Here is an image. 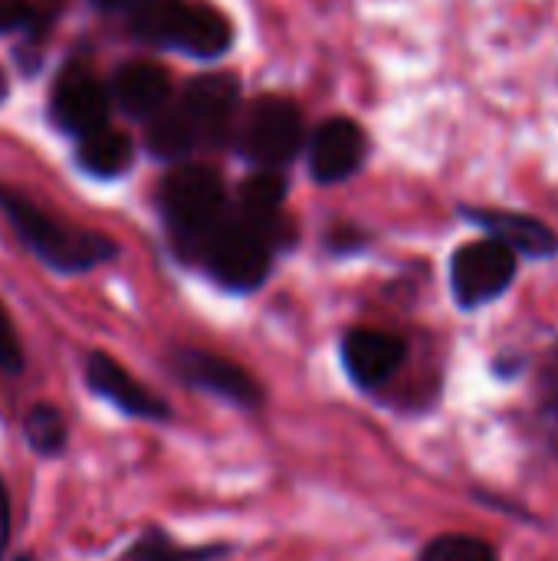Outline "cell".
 <instances>
[{"label": "cell", "instance_id": "cell-22", "mask_svg": "<svg viewBox=\"0 0 558 561\" xmlns=\"http://www.w3.org/2000/svg\"><path fill=\"white\" fill-rule=\"evenodd\" d=\"M26 371V348L23 339L7 312V306L0 302V375L3 378H23Z\"/></svg>", "mask_w": 558, "mask_h": 561}, {"label": "cell", "instance_id": "cell-26", "mask_svg": "<svg viewBox=\"0 0 558 561\" xmlns=\"http://www.w3.org/2000/svg\"><path fill=\"white\" fill-rule=\"evenodd\" d=\"M10 561H43V559H39L36 552H16Z\"/></svg>", "mask_w": 558, "mask_h": 561}, {"label": "cell", "instance_id": "cell-20", "mask_svg": "<svg viewBox=\"0 0 558 561\" xmlns=\"http://www.w3.org/2000/svg\"><path fill=\"white\" fill-rule=\"evenodd\" d=\"M536 417L549 447L558 454V345L546 352L536 371Z\"/></svg>", "mask_w": 558, "mask_h": 561}, {"label": "cell", "instance_id": "cell-11", "mask_svg": "<svg viewBox=\"0 0 558 561\" xmlns=\"http://www.w3.org/2000/svg\"><path fill=\"white\" fill-rule=\"evenodd\" d=\"M181 105L191 115L201 141H220L234 125V115H237V105H240V85L227 72L197 76L184 89Z\"/></svg>", "mask_w": 558, "mask_h": 561}, {"label": "cell", "instance_id": "cell-12", "mask_svg": "<svg viewBox=\"0 0 558 561\" xmlns=\"http://www.w3.org/2000/svg\"><path fill=\"white\" fill-rule=\"evenodd\" d=\"M115 102L132 115V118H155L158 112L168 108V95H171V82L168 72L155 62H125L115 72L112 82Z\"/></svg>", "mask_w": 558, "mask_h": 561}, {"label": "cell", "instance_id": "cell-10", "mask_svg": "<svg viewBox=\"0 0 558 561\" xmlns=\"http://www.w3.org/2000/svg\"><path fill=\"white\" fill-rule=\"evenodd\" d=\"M365 148V131L352 118H329L312 135L309 171L319 184H339L362 168Z\"/></svg>", "mask_w": 558, "mask_h": 561}, {"label": "cell", "instance_id": "cell-14", "mask_svg": "<svg viewBox=\"0 0 558 561\" xmlns=\"http://www.w3.org/2000/svg\"><path fill=\"white\" fill-rule=\"evenodd\" d=\"M230 43H234V26L217 7L187 3V13L181 20V30L174 36L171 49H181L197 59H214V56L227 53Z\"/></svg>", "mask_w": 558, "mask_h": 561}, {"label": "cell", "instance_id": "cell-1", "mask_svg": "<svg viewBox=\"0 0 558 561\" xmlns=\"http://www.w3.org/2000/svg\"><path fill=\"white\" fill-rule=\"evenodd\" d=\"M0 214L10 220L16 237L33 250V256L56 273H66V276L89 273L118 256L115 240H109L99 230L56 220L49 210H43L20 191L0 187Z\"/></svg>", "mask_w": 558, "mask_h": 561}, {"label": "cell", "instance_id": "cell-25", "mask_svg": "<svg viewBox=\"0 0 558 561\" xmlns=\"http://www.w3.org/2000/svg\"><path fill=\"white\" fill-rule=\"evenodd\" d=\"M99 10H118V7H125V3H132V0H92Z\"/></svg>", "mask_w": 558, "mask_h": 561}, {"label": "cell", "instance_id": "cell-2", "mask_svg": "<svg viewBox=\"0 0 558 561\" xmlns=\"http://www.w3.org/2000/svg\"><path fill=\"white\" fill-rule=\"evenodd\" d=\"M161 210L171 230V243L184 260L197 263L201 247L217 230L224 214L220 174L207 164H181L161 184Z\"/></svg>", "mask_w": 558, "mask_h": 561}, {"label": "cell", "instance_id": "cell-21", "mask_svg": "<svg viewBox=\"0 0 558 561\" xmlns=\"http://www.w3.org/2000/svg\"><path fill=\"white\" fill-rule=\"evenodd\" d=\"M421 561H500L497 549L480 539V536H467V533H447L431 539L421 549Z\"/></svg>", "mask_w": 558, "mask_h": 561}, {"label": "cell", "instance_id": "cell-17", "mask_svg": "<svg viewBox=\"0 0 558 561\" xmlns=\"http://www.w3.org/2000/svg\"><path fill=\"white\" fill-rule=\"evenodd\" d=\"M132 138L115 128H99L86 135L76 148V161L82 171L95 178H118L132 168Z\"/></svg>", "mask_w": 558, "mask_h": 561}, {"label": "cell", "instance_id": "cell-15", "mask_svg": "<svg viewBox=\"0 0 558 561\" xmlns=\"http://www.w3.org/2000/svg\"><path fill=\"white\" fill-rule=\"evenodd\" d=\"M234 556V546L227 542H204V546H184L161 526H145L132 546L118 556V561H220Z\"/></svg>", "mask_w": 558, "mask_h": 561}, {"label": "cell", "instance_id": "cell-4", "mask_svg": "<svg viewBox=\"0 0 558 561\" xmlns=\"http://www.w3.org/2000/svg\"><path fill=\"white\" fill-rule=\"evenodd\" d=\"M171 375L194 391H204L217 401H227L230 408L240 411H260L266 394L260 388V381L237 362L204 352V348H174L168 358Z\"/></svg>", "mask_w": 558, "mask_h": 561}, {"label": "cell", "instance_id": "cell-3", "mask_svg": "<svg viewBox=\"0 0 558 561\" xmlns=\"http://www.w3.org/2000/svg\"><path fill=\"white\" fill-rule=\"evenodd\" d=\"M197 263L214 283L230 293H253L273 270L270 240L243 217H224L197 253Z\"/></svg>", "mask_w": 558, "mask_h": 561}, {"label": "cell", "instance_id": "cell-6", "mask_svg": "<svg viewBox=\"0 0 558 561\" xmlns=\"http://www.w3.org/2000/svg\"><path fill=\"white\" fill-rule=\"evenodd\" d=\"M299 145H303V115L296 102L283 95L257 99L240 128V151L253 164H263L270 171L289 164Z\"/></svg>", "mask_w": 558, "mask_h": 561}, {"label": "cell", "instance_id": "cell-13", "mask_svg": "<svg viewBox=\"0 0 558 561\" xmlns=\"http://www.w3.org/2000/svg\"><path fill=\"white\" fill-rule=\"evenodd\" d=\"M474 224L487 230V237L506 243L513 253L526 256H553L558 250V237L539 220L526 214H510V210H467Z\"/></svg>", "mask_w": 558, "mask_h": 561}, {"label": "cell", "instance_id": "cell-18", "mask_svg": "<svg viewBox=\"0 0 558 561\" xmlns=\"http://www.w3.org/2000/svg\"><path fill=\"white\" fill-rule=\"evenodd\" d=\"M201 145V135L191 122V115L184 112V105H168L164 112H158L151 118L148 128V151L161 161H181L187 158L194 148Z\"/></svg>", "mask_w": 558, "mask_h": 561}, {"label": "cell", "instance_id": "cell-8", "mask_svg": "<svg viewBox=\"0 0 558 561\" xmlns=\"http://www.w3.org/2000/svg\"><path fill=\"white\" fill-rule=\"evenodd\" d=\"M49 115H53L59 131L86 138V135L105 128L109 92H105V85L99 82V76L89 66L69 62V66L59 69V76L53 82Z\"/></svg>", "mask_w": 558, "mask_h": 561}, {"label": "cell", "instance_id": "cell-23", "mask_svg": "<svg viewBox=\"0 0 558 561\" xmlns=\"http://www.w3.org/2000/svg\"><path fill=\"white\" fill-rule=\"evenodd\" d=\"M10 539H13V496H10V486L0 473V561H7Z\"/></svg>", "mask_w": 558, "mask_h": 561}, {"label": "cell", "instance_id": "cell-5", "mask_svg": "<svg viewBox=\"0 0 558 561\" xmlns=\"http://www.w3.org/2000/svg\"><path fill=\"white\" fill-rule=\"evenodd\" d=\"M82 381H86V391L92 398H99L102 404H109L115 414H122L128 421H145V424H171L174 421V408L158 391L141 385L109 352H89L86 355Z\"/></svg>", "mask_w": 558, "mask_h": 561}, {"label": "cell", "instance_id": "cell-16", "mask_svg": "<svg viewBox=\"0 0 558 561\" xmlns=\"http://www.w3.org/2000/svg\"><path fill=\"white\" fill-rule=\"evenodd\" d=\"M20 437L36 460H59L72 440L69 421L53 401H36L26 408V414L20 417Z\"/></svg>", "mask_w": 558, "mask_h": 561}, {"label": "cell", "instance_id": "cell-9", "mask_svg": "<svg viewBox=\"0 0 558 561\" xmlns=\"http://www.w3.org/2000/svg\"><path fill=\"white\" fill-rule=\"evenodd\" d=\"M405 358H408L405 339L382 329H352L342 339V365L362 391L385 388L401 371Z\"/></svg>", "mask_w": 558, "mask_h": 561}, {"label": "cell", "instance_id": "cell-27", "mask_svg": "<svg viewBox=\"0 0 558 561\" xmlns=\"http://www.w3.org/2000/svg\"><path fill=\"white\" fill-rule=\"evenodd\" d=\"M7 99V79H3V72H0V102Z\"/></svg>", "mask_w": 558, "mask_h": 561}, {"label": "cell", "instance_id": "cell-7", "mask_svg": "<svg viewBox=\"0 0 558 561\" xmlns=\"http://www.w3.org/2000/svg\"><path fill=\"white\" fill-rule=\"evenodd\" d=\"M513 279H516V253L493 237L460 247L451 260V289L464 309H477L500 299Z\"/></svg>", "mask_w": 558, "mask_h": 561}, {"label": "cell", "instance_id": "cell-19", "mask_svg": "<svg viewBox=\"0 0 558 561\" xmlns=\"http://www.w3.org/2000/svg\"><path fill=\"white\" fill-rule=\"evenodd\" d=\"M191 0H135L132 7V33L151 46H174L181 20Z\"/></svg>", "mask_w": 558, "mask_h": 561}, {"label": "cell", "instance_id": "cell-24", "mask_svg": "<svg viewBox=\"0 0 558 561\" xmlns=\"http://www.w3.org/2000/svg\"><path fill=\"white\" fill-rule=\"evenodd\" d=\"M33 23V0H0V33Z\"/></svg>", "mask_w": 558, "mask_h": 561}]
</instances>
